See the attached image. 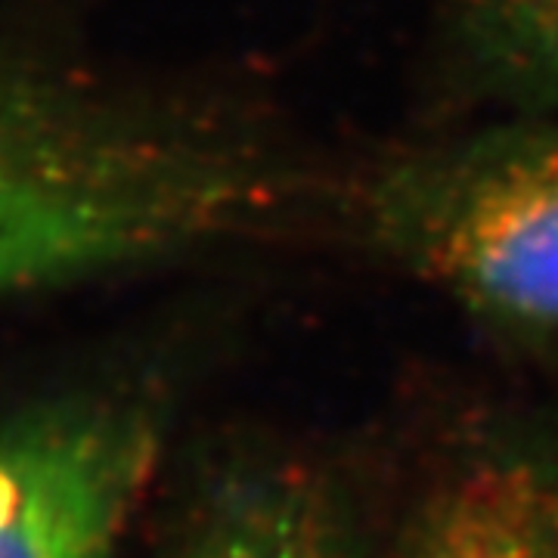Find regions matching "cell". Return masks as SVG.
Masks as SVG:
<instances>
[{
	"label": "cell",
	"instance_id": "277c9868",
	"mask_svg": "<svg viewBox=\"0 0 558 558\" xmlns=\"http://www.w3.org/2000/svg\"><path fill=\"white\" fill-rule=\"evenodd\" d=\"M165 558H366L357 515L307 459H227L196 487Z\"/></svg>",
	"mask_w": 558,
	"mask_h": 558
},
{
	"label": "cell",
	"instance_id": "8992f818",
	"mask_svg": "<svg viewBox=\"0 0 558 558\" xmlns=\"http://www.w3.org/2000/svg\"><path fill=\"white\" fill-rule=\"evenodd\" d=\"M457 40L484 90L558 106V0H459Z\"/></svg>",
	"mask_w": 558,
	"mask_h": 558
},
{
	"label": "cell",
	"instance_id": "6da1fadb",
	"mask_svg": "<svg viewBox=\"0 0 558 558\" xmlns=\"http://www.w3.org/2000/svg\"><path fill=\"white\" fill-rule=\"evenodd\" d=\"M289 193L245 140L0 53V295L233 236Z\"/></svg>",
	"mask_w": 558,
	"mask_h": 558
},
{
	"label": "cell",
	"instance_id": "5b68a950",
	"mask_svg": "<svg viewBox=\"0 0 558 558\" xmlns=\"http://www.w3.org/2000/svg\"><path fill=\"white\" fill-rule=\"evenodd\" d=\"M398 558H558V453L487 450L425 494Z\"/></svg>",
	"mask_w": 558,
	"mask_h": 558
},
{
	"label": "cell",
	"instance_id": "3957f363",
	"mask_svg": "<svg viewBox=\"0 0 558 558\" xmlns=\"http://www.w3.org/2000/svg\"><path fill=\"white\" fill-rule=\"evenodd\" d=\"M159 459L134 398L72 395L0 422V558H116Z\"/></svg>",
	"mask_w": 558,
	"mask_h": 558
},
{
	"label": "cell",
	"instance_id": "7a4b0ae2",
	"mask_svg": "<svg viewBox=\"0 0 558 558\" xmlns=\"http://www.w3.org/2000/svg\"><path fill=\"white\" fill-rule=\"evenodd\" d=\"M379 242L469 311L558 332V128L416 153L369 190Z\"/></svg>",
	"mask_w": 558,
	"mask_h": 558
}]
</instances>
